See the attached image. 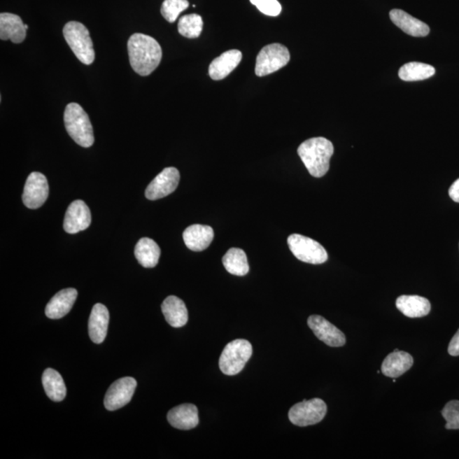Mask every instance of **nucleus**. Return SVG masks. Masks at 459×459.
<instances>
[{
  "label": "nucleus",
  "instance_id": "obj_20",
  "mask_svg": "<svg viewBox=\"0 0 459 459\" xmlns=\"http://www.w3.org/2000/svg\"><path fill=\"white\" fill-rule=\"evenodd\" d=\"M391 21L404 33L414 37H425L430 34V27L425 22L411 17L405 11L395 9L390 10Z\"/></svg>",
  "mask_w": 459,
  "mask_h": 459
},
{
  "label": "nucleus",
  "instance_id": "obj_31",
  "mask_svg": "<svg viewBox=\"0 0 459 459\" xmlns=\"http://www.w3.org/2000/svg\"><path fill=\"white\" fill-rule=\"evenodd\" d=\"M261 13L269 17H278L282 11V6L278 0H250Z\"/></svg>",
  "mask_w": 459,
  "mask_h": 459
},
{
  "label": "nucleus",
  "instance_id": "obj_28",
  "mask_svg": "<svg viewBox=\"0 0 459 459\" xmlns=\"http://www.w3.org/2000/svg\"><path fill=\"white\" fill-rule=\"evenodd\" d=\"M203 27V18L197 14L183 15L178 23V30H179L180 34L188 38L199 37Z\"/></svg>",
  "mask_w": 459,
  "mask_h": 459
},
{
  "label": "nucleus",
  "instance_id": "obj_6",
  "mask_svg": "<svg viewBox=\"0 0 459 459\" xmlns=\"http://www.w3.org/2000/svg\"><path fill=\"white\" fill-rule=\"evenodd\" d=\"M290 61V54L287 47L280 43H271L264 46L257 57L255 73L264 77L283 69Z\"/></svg>",
  "mask_w": 459,
  "mask_h": 459
},
{
  "label": "nucleus",
  "instance_id": "obj_10",
  "mask_svg": "<svg viewBox=\"0 0 459 459\" xmlns=\"http://www.w3.org/2000/svg\"><path fill=\"white\" fill-rule=\"evenodd\" d=\"M49 196V185L46 177L39 172L31 173L27 177L22 201L26 207L35 209L45 203Z\"/></svg>",
  "mask_w": 459,
  "mask_h": 459
},
{
  "label": "nucleus",
  "instance_id": "obj_1",
  "mask_svg": "<svg viewBox=\"0 0 459 459\" xmlns=\"http://www.w3.org/2000/svg\"><path fill=\"white\" fill-rule=\"evenodd\" d=\"M130 65L141 76H148L160 64L162 48L156 39L142 34H134L128 41Z\"/></svg>",
  "mask_w": 459,
  "mask_h": 459
},
{
  "label": "nucleus",
  "instance_id": "obj_15",
  "mask_svg": "<svg viewBox=\"0 0 459 459\" xmlns=\"http://www.w3.org/2000/svg\"><path fill=\"white\" fill-rule=\"evenodd\" d=\"M215 236L213 230L209 225H192L183 232V240L190 250H205L211 244Z\"/></svg>",
  "mask_w": 459,
  "mask_h": 459
},
{
  "label": "nucleus",
  "instance_id": "obj_4",
  "mask_svg": "<svg viewBox=\"0 0 459 459\" xmlns=\"http://www.w3.org/2000/svg\"><path fill=\"white\" fill-rule=\"evenodd\" d=\"M63 35L78 60L85 65L92 64L96 54L87 27L80 22H69L63 29Z\"/></svg>",
  "mask_w": 459,
  "mask_h": 459
},
{
  "label": "nucleus",
  "instance_id": "obj_19",
  "mask_svg": "<svg viewBox=\"0 0 459 459\" xmlns=\"http://www.w3.org/2000/svg\"><path fill=\"white\" fill-rule=\"evenodd\" d=\"M109 323V311L104 304H94L89 319V334L94 344L104 341Z\"/></svg>",
  "mask_w": 459,
  "mask_h": 459
},
{
  "label": "nucleus",
  "instance_id": "obj_33",
  "mask_svg": "<svg viewBox=\"0 0 459 459\" xmlns=\"http://www.w3.org/2000/svg\"><path fill=\"white\" fill-rule=\"evenodd\" d=\"M449 196L456 203H459V179L455 181L449 189Z\"/></svg>",
  "mask_w": 459,
  "mask_h": 459
},
{
  "label": "nucleus",
  "instance_id": "obj_7",
  "mask_svg": "<svg viewBox=\"0 0 459 459\" xmlns=\"http://www.w3.org/2000/svg\"><path fill=\"white\" fill-rule=\"evenodd\" d=\"M288 244L292 255L303 262L320 264L327 260L326 249L310 237L292 234L288 236Z\"/></svg>",
  "mask_w": 459,
  "mask_h": 459
},
{
  "label": "nucleus",
  "instance_id": "obj_2",
  "mask_svg": "<svg viewBox=\"0 0 459 459\" xmlns=\"http://www.w3.org/2000/svg\"><path fill=\"white\" fill-rule=\"evenodd\" d=\"M334 148L330 141L323 137L311 138L299 146L298 154L304 165L316 178L326 175Z\"/></svg>",
  "mask_w": 459,
  "mask_h": 459
},
{
  "label": "nucleus",
  "instance_id": "obj_22",
  "mask_svg": "<svg viewBox=\"0 0 459 459\" xmlns=\"http://www.w3.org/2000/svg\"><path fill=\"white\" fill-rule=\"evenodd\" d=\"M414 364V358L405 351H395L388 355L382 363L381 372L390 378H397L409 371Z\"/></svg>",
  "mask_w": 459,
  "mask_h": 459
},
{
  "label": "nucleus",
  "instance_id": "obj_29",
  "mask_svg": "<svg viewBox=\"0 0 459 459\" xmlns=\"http://www.w3.org/2000/svg\"><path fill=\"white\" fill-rule=\"evenodd\" d=\"M188 7V0H164L161 7V14L166 21L173 23Z\"/></svg>",
  "mask_w": 459,
  "mask_h": 459
},
{
  "label": "nucleus",
  "instance_id": "obj_14",
  "mask_svg": "<svg viewBox=\"0 0 459 459\" xmlns=\"http://www.w3.org/2000/svg\"><path fill=\"white\" fill-rule=\"evenodd\" d=\"M78 297V291L75 288H66L58 292L50 300L45 308V315L50 319H60L69 313L72 310Z\"/></svg>",
  "mask_w": 459,
  "mask_h": 459
},
{
  "label": "nucleus",
  "instance_id": "obj_13",
  "mask_svg": "<svg viewBox=\"0 0 459 459\" xmlns=\"http://www.w3.org/2000/svg\"><path fill=\"white\" fill-rule=\"evenodd\" d=\"M90 224L91 213L88 206L84 201H73L66 212L63 224L65 232L75 234L88 228Z\"/></svg>",
  "mask_w": 459,
  "mask_h": 459
},
{
  "label": "nucleus",
  "instance_id": "obj_17",
  "mask_svg": "<svg viewBox=\"0 0 459 459\" xmlns=\"http://www.w3.org/2000/svg\"><path fill=\"white\" fill-rule=\"evenodd\" d=\"M243 55L240 50H231L225 51L211 62L209 66V76L213 80H221L227 77L239 66Z\"/></svg>",
  "mask_w": 459,
  "mask_h": 459
},
{
  "label": "nucleus",
  "instance_id": "obj_23",
  "mask_svg": "<svg viewBox=\"0 0 459 459\" xmlns=\"http://www.w3.org/2000/svg\"><path fill=\"white\" fill-rule=\"evenodd\" d=\"M397 307L403 315L410 318H423L430 313L428 299L418 295H402L397 299Z\"/></svg>",
  "mask_w": 459,
  "mask_h": 459
},
{
  "label": "nucleus",
  "instance_id": "obj_25",
  "mask_svg": "<svg viewBox=\"0 0 459 459\" xmlns=\"http://www.w3.org/2000/svg\"><path fill=\"white\" fill-rule=\"evenodd\" d=\"M42 383L46 395L53 402H62L66 395V388L64 381L57 371L47 369L43 372Z\"/></svg>",
  "mask_w": 459,
  "mask_h": 459
},
{
  "label": "nucleus",
  "instance_id": "obj_16",
  "mask_svg": "<svg viewBox=\"0 0 459 459\" xmlns=\"http://www.w3.org/2000/svg\"><path fill=\"white\" fill-rule=\"evenodd\" d=\"M168 421L176 429L189 430L199 425V410L193 404H182L174 407L167 415Z\"/></svg>",
  "mask_w": 459,
  "mask_h": 459
},
{
  "label": "nucleus",
  "instance_id": "obj_24",
  "mask_svg": "<svg viewBox=\"0 0 459 459\" xmlns=\"http://www.w3.org/2000/svg\"><path fill=\"white\" fill-rule=\"evenodd\" d=\"M134 255L142 267L153 268L157 266L160 260L161 249L155 241L148 237H143L134 248Z\"/></svg>",
  "mask_w": 459,
  "mask_h": 459
},
{
  "label": "nucleus",
  "instance_id": "obj_11",
  "mask_svg": "<svg viewBox=\"0 0 459 459\" xmlns=\"http://www.w3.org/2000/svg\"><path fill=\"white\" fill-rule=\"evenodd\" d=\"M180 172L174 167L166 168L156 176L146 190V199L157 200L175 192L180 182Z\"/></svg>",
  "mask_w": 459,
  "mask_h": 459
},
{
  "label": "nucleus",
  "instance_id": "obj_18",
  "mask_svg": "<svg viewBox=\"0 0 459 459\" xmlns=\"http://www.w3.org/2000/svg\"><path fill=\"white\" fill-rule=\"evenodd\" d=\"M27 29L21 17L13 13L0 15V38L14 43L24 41Z\"/></svg>",
  "mask_w": 459,
  "mask_h": 459
},
{
  "label": "nucleus",
  "instance_id": "obj_32",
  "mask_svg": "<svg viewBox=\"0 0 459 459\" xmlns=\"http://www.w3.org/2000/svg\"><path fill=\"white\" fill-rule=\"evenodd\" d=\"M449 353L453 357L459 355V330L451 340L449 346Z\"/></svg>",
  "mask_w": 459,
  "mask_h": 459
},
{
  "label": "nucleus",
  "instance_id": "obj_30",
  "mask_svg": "<svg viewBox=\"0 0 459 459\" xmlns=\"http://www.w3.org/2000/svg\"><path fill=\"white\" fill-rule=\"evenodd\" d=\"M446 430H459V401H451L442 411Z\"/></svg>",
  "mask_w": 459,
  "mask_h": 459
},
{
  "label": "nucleus",
  "instance_id": "obj_9",
  "mask_svg": "<svg viewBox=\"0 0 459 459\" xmlns=\"http://www.w3.org/2000/svg\"><path fill=\"white\" fill-rule=\"evenodd\" d=\"M137 382L132 377L118 379L110 386L106 393L104 405L108 411H116L127 405L132 401Z\"/></svg>",
  "mask_w": 459,
  "mask_h": 459
},
{
  "label": "nucleus",
  "instance_id": "obj_3",
  "mask_svg": "<svg viewBox=\"0 0 459 459\" xmlns=\"http://www.w3.org/2000/svg\"><path fill=\"white\" fill-rule=\"evenodd\" d=\"M64 124L67 133L78 145L88 148L94 144L92 125L80 105L73 102L66 106Z\"/></svg>",
  "mask_w": 459,
  "mask_h": 459
},
{
  "label": "nucleus",
  "instance_id": "obj_21",
  "mask_svg": "<svg viewBox=\"0 0 459 459\" xmlns=\"http://www.w3.org/2000/svg\"><path fill=\"white\" fill-rule=\"evenodd\" d=\"M162 311L170 326L181 327L188 322V311L183 300L176 296H169L162 304Z\"/></svg>",
  "mask_w": 459,
  "mask_h": 459
},
{
  "label": "nucleus",
  "instance_id": "obj_27",
  "mask_svg": "<svg viewBox=\"0 0 459 459\" xmlns=\"http://www.w3.org/2000/svg\"><path fill=\"white\" fill-rule=\"evenodd\" d=\"M435 73V69L432 66L416 62L407 63L399 70L400 78L409 82L425 80Z\"/></svg>",
  "mask_w": 459,
  "mask_h": 459
},
{
  "label": "nucleus",
  "instance_id": "obj_5",
  "mask_svg": "<svg viewBox=\"0 0 459 459\" xmlns=\"http://www.w3.org/2000/svg\"><path fill=\"white\" fill-rule=\"evenodd\" d=\"M253 353L252 344L246 339H235L225 347L220 355V369L225 375L239 374L250 359Z\"/></svg>",
  "mask_w": 459,
  "mask_h": 459
},
{
  "label": "nucleus",
  "instance_id": "obj_12",
  "mask_svg": "<svg viewBox=\"0 0 459 459\" xmlns=\"http://www.w3.org/2000/svg\"><path fill=\"white\" fill-rule=\"evenodd\" d=\"M308 326L313 331L314 334L327 346L331 347H340L344 346L346 342V336L338 327L323 316H311L307 320Z\"/></svg>",
  "mask_w": 459,
  "mask_h": 459
},
{
  "label": "nucleus",
  "instance_id": "obj_26",
  "mask_svg": "<svg viewBox=\"0 0 459 459\" xmlns=\"http://www.w3.org/2000/svg\"><path fill=\"white\" fill-rule=\"evenodd\" d=\"M223 262L225 270L232 275L243 276L247 275L249 271L247 255L243 249H229L223 257Z\"/></svg>",
  "mask_w": 459,
  "mask_h": 459
},
{
  "label": "nucleus",
  "instance_id": "obj_8",
  "mask_svg": "<svg viewBox=\"0 0 459 459\" xmlns=\"http://www.w3.org/2000/svg\"><path fill=\"white\" fill-rule=\"evenodd\" d=\"M327 414L326 403L322 399L314 398L297 403L292 407L288 418L292 425L306 427L313 425L323 421Z\"/></svg>",
  "mask_w": 459,
  "mask_h": 459
}]
</instances>
